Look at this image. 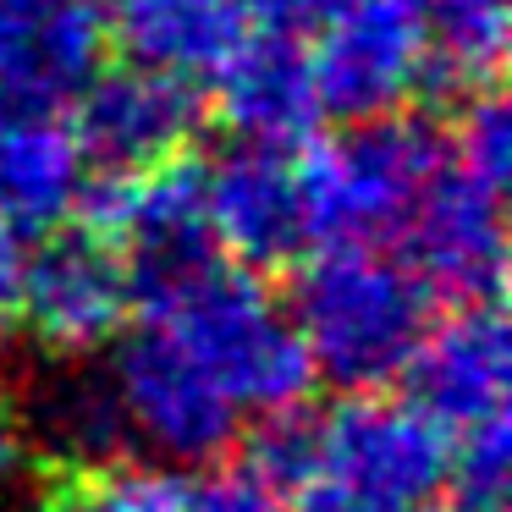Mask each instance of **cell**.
Returning a JSON list of instances; mask_svg holds the SVG:
<instances>
[{"label": "cell", "mask_w": 512, "mask_h": 512, "mask_svg": "<svg viewBox=\"0 0 512 512\" xmlns=\"http://www.w3.org/2000/svg\"><path fill=\"white\" fill-rule=\"evenodd\" d=\"M430 303V287L402 265V254L331 243L298 259L287 314L314 358V375L342 391H386L408 369L430 325Z\"/></svg>", "instance_id": "1"}, {"label": "cell", "mask_w": 512, "mask_h": 512, "mask_svg": "<svg viewBox=\"0 0 512 512\" xmlns=\"http://www.w3.org/2000/svg\"><path fill=\"white\" fill-rule=\"evenodd\" d=\"M144 320L166 325L243 413H276L292 402H309L314 358L303 347L292 314L270 298L259 270L232 259H215L204 276H193L177 298H166Z\"/></svg>", "instance_id": "2"}, {"label": "cell", "mask_w": 512, "mask_h": 512, "mask_svg": "<svg viewBox=\"0 0 512 512\" xmlns=\"http://www.w3.org/2000/svg\"><path fill=\"white\" fill-rule=\"evenodd\" d=\"M446 166V127L419 111L347 122V133L309 144L298 160L309 243H397L413 204Z\"/></svg>", "instance_id": "3"}, {"label": "cell", "mask_w": 512, "mask_h": 512, "mask_svg": "<svg viewBox=\"0 0 512 512\" xmlns=\"http://www.w3.org/2000/svg\"><path fill=\"white\" fill-rule=\"evenodd\" d=\"M111 386L122 402L127 435L166 463H221L243 435V408L221 391V380L166 331L144 320L122 336L111 364Z\"/></svg>", "instance_id": "4"}, {"label": "cell", "mask_w": 512, "mask_h": 512, "mask_svg": "<svg viewBox=\"0 0 512 512\" xmlns=\"http://www.w3.org/2000/svg\"><path fill=\"white\" fill-rule=\"evenodd\" d=\"M127 314H133V287H127V265L111 237L94 232L89 221H61L39 232V248L23 254L17 320L50 358L78 364L111 347Z\"/></svg>", "instance_id": "5"}, {"label": "cell", "mask_w": 512, "mask_h": 512, "mask_svg": "<svg viewBox=\"0 0 512 512\" xmlns=\"http://www.w3.org/2000/svg\"><path fill=\"white\" fill-rule=\"evenodd\" d=\"M309 45L320 111L336 122H375L424 94V17L413 0H336Z\"/></svg>", "instance_id": "6"}, {"label": "cell", "mask_w": 512, "mask_h": 512, "mask_svg": "<svg viewBox=\"0 0 512 512\" xmlns=\"http://www.w3.org/2000/svg\"><path fill=\"white\" fill-rule=\"evenodd\" d=\"M320 474L408 512L452 479V435L413 397L347 391L320 413Z\"/></svg>", "instance_id": "7"}, {"label": "cell", "mask_w": 512, "mask_h": 512, "mask_svg": "<svg viewBox=\"0 0 512 512\" xmlns=\"http://www.w3.org/2000/svg\"><path fill=\"white\" fill-rule=\"evenodd\" d=\"M402 265L446 303H501L507 292V226H501V188L468 177L446 155L441 177L413 204L397 232Z\"/></svg>", "instance_id": "8"}, {"label": "cell", "mask_w": 512, "mask_h": 512, "mask_svg": "<svg viewBox=\"0 0 512 512\" xmlns=\"http://www.w3.org/2000/svg\"><path fill=\"white\" fill-rule=\"evenodd\" d=\"M204 215L221 259L243 270H287L314 248L292 149L237 144L204 166Z\"/></svg>", "instance_id": "9"}, {"label": "cell", "mask_w": 512, "mask_h": 512, "mask_svg": "<svg viewBox=\"0 0 512 512\" xmlns=\"http://www.w3.org/2000/svg\"><path fill=\"white\" fill-rule=\"evenodd\" d=\"M100 0H0V105L56 116L105 67Z\"/></svg>", "instance_id": "10"}, {"label": "cell", "mask_w": 512, "mask_h": 512, "mask_svg": "<svg viewBox=\"0 0 512 512\" xmlns=\"http://www.w3.org/2000/svg\"><path fill=\"white\" fill-rule=\"evenodd\" d=\"M199 116V83L127 61L111 72L100 67L89 89L72 100V133L83 144L89 171H138L188 149Z\"/></svg>", "instance_id": "11"}, {"label": "cell", "mask_w": 512, "mask_h": 512, "mask_svg": "<svg viewBox=\"0 0 512 512\" xmlns=\"http://www.w3.org/2000/svg\"><path fill=\"white\" fill-rule=\"evenodd\" d=\"M507 375H512V347L501 303H457L452 320L424 325L408 369V397L441 424L446 435L468 424L507 413Z\"/></svg>", "instance_id": "12"}, {"label": "cell", "mask_w": 512, "mask_h": 512, "mask_svg": "<svg viewBox=\"0 0 512 512\" xmlns=\"http://www.w3.org/2000/svg\"><path fill=\"white\" fill-rule=\"evenodd\" d=\"M215 116L237 144L298 149L320 127V89H314L309 45L287 28H248V39L215 72Z\"/></svg>", "instance_id": "13"}, {"label": "cell", "mask_w": 512, "mask_h": 512, "mask_svg": "<svg viewBox=\"0 0 512 512\" xmlns=\"http://www.w3.org/2000/svg\"><path fill=\"white\" fill-rule=\"evenodd\" d=\"M248 28L254 17L243 12V0H111L105 17V34L127 61L182 83H210L248 39Z\"/></svg>", "instance_id": "14"}, {"label": "cell", "mask_w": 512, "mask_h": 512, "mask_svg": "<svg viewBox=\"0 0 512 512\" xmlns=\"http://www.w3.org/2000/svg\"><path fill=\"white\" fill-rule=\"evenodd\" d=\"M89 182V160L61 116H12L0 122V226L39 237L72 221Z\"/></svg>", "instance_id": "15"}, {"label": "cell", "mask_w": 512, "mask_h": 512, "mask_svg": "<svg viewBox=\"0 0 512 512\" xmlns=\"http://www.w3.org/2000/svg\"><path fill=\"white\" fill-rule=\"evenodd\" d=\"M28 430H34L50 474L111 463V457H122L133 446L111 375H89V369H61V375H50L28 397Z\"/></svg>", "instance_id": "16"}, {"label": "cell", "mask_w": 512, "mask_h": 512, "mask_svg": "<svg viewBox=\"0 0 512 512\" xmlns=\"http://www.w3.org/2000/svg\"><path fill=\"white\" fill-rule=\"evenodd\" d=\"M45 512H188V479L177 463H138L122 452L111 463L50 474Z\"/></svg>", "instance_id": "17"}, {"label": "cell", "mask_w": 512, "mask_h": 512, "mask_svg": "<svg viewBox=\"0 0 512 512\" xmlns=\"http://www.w3.org/2000/svg\"><path fill=\"white\" fill-rule=\"evenodd\" d=\"M243 463L292 496L303 479L320 474V413H309L303 402L276 408V413H259V424L248 430Z\"/></svg>", "instance_id": "18"}, {"label": "cell", "mask_w": 512, "mask_h": 512, "mask_svg": "<svg viewBox=\"0 0 512 512\" xmlns=\"http://www.w3.org/2000/svg\"><path fill=\"white\" fill-rule=\"evenodd\" d=\"M507 474H512V435H507V413L468 424L452 435V479L463 485V496L501 507L507 496Z\"/></svg>", "instance_id": "19"}, {"label": "cell", "mask_w": 512, "mask_h": 512, "mask_svg": "<svg viewBox=\"0 0 512 512\" xmlns=\"http://www.w3.org/2000/svg\"><path fill=\"white\" fill-rule=\"evenodd\" d=\"M188 512H287V490H276L248 463H226L193 485L188 479Z\"/></svg>", "instance_id": "20"}, {"label": "cell", "mask_w": 512, "mask_h": 512, "mask_svg": "<svg viewBox=\"0 0 512 512\" xmlns=\"http://www.w3.org/2000/svg\"><path fill=\"white\" fill-rule=\"evenodd\" d=\"M287 512H402V507H391V501L369 496V490L347 485V479H336V474H314L292 490Z\"/></svg>", "instance_id": "21"}, {"label": "cell", "mask_w": 512, "mask_h": 512, "mask_svg": "<svg viewBox=\"0 0 512 512\" xmlns=\"http://www.w3.org/2000/svg\"><path fill=\"white\" fill-rule=\"evenodd\" d=\"M331 6L336 0H243V12L254 17V28H287V34L320 23Z\"/></svg>", "instance_id": "22"}, {"label": "cell", "mask_w": 512, "mask_h": 512, "mask_svg": "<svg viewBox=\"0 0 512 512\" xmlns=\"http://www.w3.org/2000/svg\"><path fill=\"white\" fill-rule=\"evenodd\" d=\"M17 303H23V243L0 226V336L17 325Z\"/></svg>", "instance_id": "23"}, {"label": "cell", "mask_w": 512, "mask_h": 512, "mask_svg": "<svg viewBox=\"0 0 512 512\" xmlns=\"http://www.w3.org/2000/svg\"><path fill=\"white\" fill-rule=\"evenodd\" d=\"M17 457H23V430H17L12 408H6V402H0V479H12Z\"/></svg>", "instance_id": "24"}, {"label": "cell", "mask_w": 512, "mask_h": 512, "mask_svg": "<svg viewBox=\"0 0 512 512\" xmlns=\"http://www.w3.org/2000/svg\"><path fill=\"white\" fill-rule=\"evenodd\" d=\"M413 512V507H408ZM419 512H501L490 501H474V496H452V501H419Z\"/></svg>", "instance_id": "25"}, {"label": "cell", "mask_w": 512, "mask_h": 512, "mask_svg": "<svg viewBox=\"0 0 512 512\" xmlns=\"http://www.w3.org/2000/svg\"><path fill=\"white\" fill-rule=\"evenodd\" d=\"M424 6H435V0H413V12H424Z\"/></svg>", "instance_id": "26"}]
</instances>
